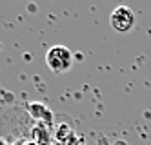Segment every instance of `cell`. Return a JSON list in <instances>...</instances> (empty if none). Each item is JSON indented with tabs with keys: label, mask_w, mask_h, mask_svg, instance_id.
Masks as SVG:
<instances>
[{
	"label": "cell",
	"mask_w": 151,
	"mask_h": 145,
	"mask_svg": "<svg viewBox=\"0 0 151 145\" xmlns=\"http://www.w3.org/2000/svg\"><path fill=\"white\" fill-rule=\"evenodd\" d=\"M46 64L55 74L66 73L73 65V51L66 46H53L46 53Z\"/></svg>",
	"instance_id": "obj_1"
},
{
	"label": "cell",
	"mask_w": 151,
	"mask_h": 145,
	"mask_svg": "<svg viewBox=\"0 0 151 145\" xmlns=\"http://www.w3.org/2000/svg\"><path fill=\"white\" fill-rule=\"evenodd\" d=\"M109 24L118 33H129L135 26V13L129 6H118L111 11Z\"/></svg>",
	"instance_id": "obj_2"
},
{
	"label": "cell",
	"mask_w": 151,
	"mask_h": 145,
	"mask_svg": "<svg viewBox=\"0 0 151 145\" xmlns=\"http://www.w3.org/2000/svg\"><path fill=\"white\" fill-rule=\"evenodd\" d=\"M27 113L33 116L35 120H42L44 124H47V125H51L53 124V113L51 111L42 104V102H31L29 105H27Z\"/></svg>",
	"instance_id": "obj_3"
},
{
	"label": "cell",
	"mask_w": 151,
	"mask_h": 145,
	"mask_svg": "<svg viewBox=\"0 0 151 145\" xmlns=\"http://www.w3.org/2000/svg\"><path fill=\"white\" fill-rule=\"evenodd\" d=\"M33 136L37 140V143H42V145H47L49 143V131L46 129V125H37L33 129Z\"/></svg>",
	"instance_id": "obj_4"
},
{
	"label": "cell",
	"mask_w": 151,
	"mask_h": 145,
	"mask_svg": "<svg viewBox=\"0 0 151 145\" xmlns=\"http://www.w3.org/2000/svg\"><path fill=\"white\" fill-rule=\"evenodd\" d=\"M57 136H58V140H60V141H68V138H71V136H73V131H71V127H69V125L62 124V125H58V132H57Z\"/></svg>",
	"instance_id": "obj_5"
}]
</instances>
